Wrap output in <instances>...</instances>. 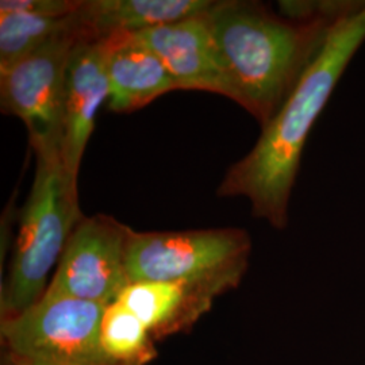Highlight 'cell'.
<instances>
[{
  "label": "cell",
  "mask_w": 365,
  "mask_h": 365,
  "mask_svg": "<svg viewBox=\"0 0 365 365\" xmlns=\"http://www.w3.org/2000/svg\"><path fill=\"white\" fill-rule=\"evenodd\" d=\"M131 229L111 215L83 217L46 292L110 304L130 284L126 256Z\"/></svg>",
  "instance_id": "52a82bcc"
},
{
  "label": "cell",
  "mask_w": 365,
  "mask_h": 365,
  "mask_svg": "<svg viewBox=\"0 0 365 365\" xmlns=\"http://www.w3.org/2000/svg\"><path fill=\"white\" fill-rule=\"evenodd\" d=\"M101 345L106 356L117 365H148L158 354L144 322L119 300L106 306Z\"/></svg>",
  "instance_id": "5bb4252c"
},
{
  "label": "cell",
  "mask_w": 365,
  "mask_h": 365,
  "mask_svg": "<svg viewBox=\"0 0 365 365\" xmlns=\"http://www.w3.org/2000/svg\"><path fill=\"white\" fill-rule=\"evenodd\" d=\"M103 39H81L66 68L64 141L61 157L66 170L78 178L84 150L99 108L108 101Z\"/></svg>",
  "instance_id": "9c48e42d"
},
{
  "label": "cell",
  "mask_w": 365,
  "mask_h": 365,
  "mask_svg": "<svg viewBox=\"0 0 365 365\" xmlns=\"http://www.w3.org/2000/svg\"><path fill=\"white\" fill-rule=\"evenodd\" d=\"M103 43L110 111L129 114L180 90L161 58L137 36L117 33L103 38Z\"/></svg>",
  "instance_id": "30bf717a"
},
{
  "label": "cell",
  "mask_w": 365,
  "mask_h": 365,
  "mask_svg": "<svg viewBox=\"0 0 365 365\" xmlns=\"http://www.w3.org/2000/svg\"><path fill=\"white\" fill-rule=\"evenodd\" d=\"M161 58L180 90L218 93L232 99L205 14L134 34Z\"/></svg>",
  "instance_id": "ba28073f"
},
{
  "label": "cell",
  "mask_w": 365,
  "mask_h": 365,
  "mask_svg": "<svg viewBox=\"0 0 365 365\" xmlns=\"http://www.w3.org/2000/svg\"><path fill=\"white\" fill-rule=\"evenodd\" d=\"M364 42L365 0H349L294 91L262 128L259 141L226 172L218 195L245 196L256 218L274 229L287 226L289 197L306 141Z\"/></svg>",
  "instance_id": "7a4b0ae2"
},
{
  "label": "cell",
  "mask_w": 365,
  "mask_h": 365,
  "mask_svg": "<svg viewBox=\"0 0 365 365\" xmlns=\"http://www.w3.org/2000/svg\"><path fill=\"white\" fill-rule=\"evenodd\" d=\"M3 365H18V364H15V363H13V361H10V360H7V359H4V357H3Z\"/></svg>",
  "instance_id": "2e32d148"
},
{
  "label": "cell",
  "mask_w": 365,
  "mask_h": 365,
  "mask_svg": "<svg viewBox=\"0 0 365 365\" xmlns=\"http://www.w3.org/2000/svg\"><path fill=\"white\" fill-rule=\"evenodd\" d=\"M217 297L184 282H134L118 299L135 314L155 341L187 331L212 307Z\"/></svg>",
  "instance_id": "8fae6325"
},
{
  "label": "cell",
  "mask_w": 365,
  "mask_h": 365,
  "mask_svg": "<svg viewBox=\"0 0 365 365\" xmlns=\"http://www.w3.org/2000/svg\"><path fill=\"white\" fill-rule=\"evenodd\" d=\"M212 4V0H81L76 15L87 38L103 39L202 15Z\"/></svg>",
  "instance_id": "7c38bea8"
},
{
  "label": "cell",
  "mask_w": 365,
  "mask_h": 365,
  "mask_svg": "<svg viewBox=\"0 0 365 365\" xmlns=\"http://www.w3.org/2000/svg\"><path fill=\"white\" fill-rule=\"evenodd\" d=\"M81 0H1L0 14L18 13L64 16L78 11Z\"/></svg>",
  "instance_id": "9a60e30c"
},
{
  "label": "cell",
  "mask_w": 365,
  "mask_h": 365,
  "mask_svg": "<svg viewBox=\"0 0 365 365\" xmlns=\"http://www.w3.org/2000/svg\"><path fill=\"white\" fill-rule=\"evenodd\" d=\"M66 37L88 39L75 13L64 16L30 14H0V68Z\"/></svg>",
  "instance_id": "4fadbf2b"
},
{
  "label": "cell",
  "mask_w": 365,
  "mask_h": 365,
  "mask_svg": "<svg viewBox=\"0 0 365 365\" xmlns=\"http://www.w3.org/2000/svg\"><path fill=\"white\" fill-rule=\"evenodd\" d=\"M106 306L45 292L24 313L0 321L3 357L18 365H117L101 345Z\"/></svg>",
  "instance_id": "5b68a950"
},
{
  "label": "cell",
  "mask_w": 365,
  "mask_h": 365,
  "mask_svg": "<svg viewBox=\"0 0 365 365\" xmlns=\"http://www.w3.org/2000/svg\"><path fill=\"white\" fill-rule=\"evenodd\" d=\"M81 39H57L0 68L1 111L25 123L36 155L63 152L66 68Z\"/></svg>",
  "instance_id": "8992f818"
},
{
  "label": "cell",
  "mask_w": 365,
  "mask_h": 365,
  "mask_svg": "<svg viewBox=\"0 0 365 365\" xmlns=\"http://www.w3.org/2000/svg\"><path fill=\"white\" fill-rule=\"evenodd\" d=\"M282 15L259 1H214L205 13L232 101L264 128L284 105L327 42L349 0L280 1Z\"/></svg>",
  "instance_id": "6da1fadb"
},
{
  "label": "cell",
  "mask_w": 365,
  "mask_h": 365,
  "mask_svg": "<svg viewBox=\"0 0 365 365\" xmlns=\"http://www.w3.org/2000/svg\"><path fill=\"white\" fill-rule=\"evenodd\" d=\"M252 241L235 227L187 232H134L126 268L134 282H184L220 297L248 269Z\"/></svg>",
  "instance_id": "277c9868"
},
{
  "label": "cell",
  "mask_w": 365,
  "mask_h": 365,
  "mask_svg": "<svg viewBox=\"0 0 365 365\" xmlns=\"http://www.w3.org/2000/svg\"><path fill=\"white\" fill-rule=\"evenodd\" d=\"M36 175L21 221L13 259L0 292V321L24 313L49 286L66 244L84 217L78 206V179L58 153L36 155Z\"/></svg>",
  "instance_id": "3957f363"
}]
</instances>
